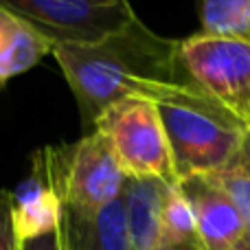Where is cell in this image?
Masks as SVG:
<instances>
[{
    "mask_svg": "<svg viewBox=\"0 0 250 250\" xmlns=\"http://www.w3.org/2000/svg\"><path fill=\"white\" fill-rule=\"evenodd\" d=\"M180 40L154 33L143 20L95 44L55 46L57 60L79 105L83 129L127 97L154 99L158 90L185 77L178 60Z\"/></svg>",
    "mask_w": 250,
    "mask_h": 250,
    "instance_id": "obj_1",
    "label": "cell"
},
{
    "mask_svg": "<svg viewBox=\"0 0 250 250\" xmlns=\"http://www.w3.org/2000/svg\"><path fill=\"white\" fill-rule=\"evenodd\" d=\"M151 101L167 134L178 180L224 169L248 132V123L208 97L187 75L158 90Z\"/></svg>",
    "mask_w": 250,
    "mask_h": 250,
    "instance_id": "obj_2",
    "label": "cell"
},
{
    "mask_svg": "<svg viewBox=\"0 0 250 250\" xmlns=\"http://www.w3.org/2000/svg\"><path fill=\"white\" fill-rule=\"evenodd\" d=\"M92 129L108 138L125 176L158 178L167 185H178L171 147L151 99L127 97L110 105Z\"/></svg>",
    "mask_w": 250,
    "mask_h": 250,
    "instance_id": "obj_3",
    "label": "cell"
},
{
    "mask_svg": "<svg viewBox=\"0 0 250 250\" xmlns=\"http://www.w3.org/2000/svg\"><path fill=\"white\" fill-rule=\"evenodd\" d=\"M178 60L195 86L250 125V38L200 31L180 40Z\"/></svg>",
    "mask_w": 250,
    "mask_h": 250,
    "instance_id": "obj_4",
    "label": "cell"
},
{
    "mask_svg": "<svg viewBox=\"0 0 250 250\" xmlns=\"http://www.w3.org/2000/svg\"><path fill=\"white\" fill-rule=\"evenodd\" d=\"M55 46L95 44L136 20L129 0H0Z\"/></svg>",
    "mask_w": 250,
    "mask_h": 250,
    "instance_id": "obj_5",
    "label": "cell"
},
{
    "mask_svg": "<svg viewBox=\"0 0 250 250\" xmlns=\"http://www.w3.org/2000/svg\"><path fill=\"white\" fill-rule=\"evenodd\" d=\"M55 160L68 215L90 217L123 193L125 171L108 138L97 129L70 145H57Z\"/></svg>",
    "mask_w": 250,
    "mask_h": 250,
    "instance_id": "obj_6",
    "label": "cell"
},
{
    "mask_svg": "<svg viewBox=\"0 0 250 250\" xmlns=\"http://www.w3.org/2000/svg\"><path fill=\"white\" fill-rule=\"evenodd\" d=\"M11 215L20 244L53 233L62 226L64 195L53 145L33 151L29 176L16 191H11Z\"/></svg>",
    "mask_w": 250,
    "mask_h": 250,
    "instance_id": "obj_7",
    "label": "cell"
},
{
    "mask_svg": "<svg viewBox=\"0 0 250 250\" xmlns=\"http://www.w3.org/2000/svg\"><path fill=\"white\" fill-rule=\"evenodd\" d=\"M195 217V230L202 250H233L246 239V226L230 195L211 176L178 180Z\"/></svg>",
    "mask_w": 250,
    "mask_h": 250,
    "instance_id": "obj_8",
    "label": "cell"
},
{
    "mask_svg": "<svg viewBox=\"0 0 250 250\" xmlns=\"http://www.w3.org/2000/svg\"><path fill=\"white\" fill-rule=\"evenodd\" d=\"M171 187L173 185H167L158 178L125 176L121 198L125 204L132 250H158L163 246L160 217Z\"/></svg>",
    "mask_w": 250,
    "mask_h": 250,
    "instance_id": "obj_9",
    "label": "cell"
},
{
    "mask_svg": "<svg viewBox=\"0 0 250 250\" xmlns=\"http://www.w3.org/2000/svg\"><path fill=\"white\" fill-rule=\"evenodd\" d=\"M64 239L73 250H132L125 204L119 195L90 217L64 213Z\"/></svg>",
    "mask_w": 250,
    "mask_h": 250,
    "instance_id": "obj_10",
    "label": "cell"
},
{
    "mask_svg": "<svg viewBox=\"0 0 250 250\" xmlns=\"http://www.w3.org/2000/svg\"><path fill=\"white\" fill-rule=\"evenodd\" d=\"M51 53L53 44L46 38L16 13L0 7V86L38 66Z\"/></svg>",
    "mask_w": 250,
    "mask_h": 250,
    "instance_id": "obj_11",
    "label": "cell"
},
{
    "mask_svg": "<svg viewBox=\"0 0 250 250\" xmlns=\"http://www.w3.org/2000/svg\"><path fill=\"white\" fill-rule=\"evenodd\" d=\"M208 176L235 202V207H237L239 215L244 220V226H246V242L250 244V125H248L246 136H244L242 147L230 158V163L224 169H220L215 173H208Z\"/></svg>",
    "mask_w": 250,
    "mask_h": 250,
    "instance_id": "obj_12",
    "label": "cell"
},
{
    "mask_svg": "<svg viewBox=\"0 0 250 250\" xmlns=\"http://www.w3.org/2000/svg\"><path fill=\"white\" fill-rule=\"evenodd\" d=\"M200 20L204 33L250 38V0H202Z\"/></svg>",
    "mask_w": 250,
    "mask_h": 250,
    "instance_id": "obj_13",
    "label": "cell"
},
{
    "mask_svg": "<svg viewBox=\"0 0 250 250\" xmlns=\"http://www.w3.org/2000/svg\"><path fill=\"white\" fill-rule=\"evenodd\" d=\"M160 235H163V246L198 242L193 211L178 185L169 189L167 200H165L163 217H160Z\"/></svg>",
    "mask_w": 250,
    "mask_h": 250,
    "instance_id": "obj_14",
    "label": "cell"
},
{
    "mask_svg": "<svg viewBox=\"0 0 250 250\" xmlns=\"http://www.w3.org/2000/svg\"><path fill=\"white\" fill-rule=\"evenodd\" d=\"M0 250H20L11 215V191L0 189Z\"/></svg>",
    "mask_w": 250,
    "mask_h": 250,
    "instance_id": "obj_15",
    "label": "cell"
},
{
    "mask_svg": "<svg viewBox=\"0 0 250 250\" xmlns=\"http://www.w3.org/2000/svg\"><path fill=\"white\" fill-rule=\"evenodd\" d=\"M20 250H64V233H62V226L57 230H53V233L42 235V237L22 242Z\"/></svg>",
    "mask_w": 250,
    "mask_h": 250,
    "instance_id": "obj_16",
    "label": "cell"
},
{
    "mask_svg": "<svg viewBox=\"0 0 250 250\" xmlns=\"http://www.w3.org/2000/svg\"><path fill=\"white\" fill-rule=\"evenodd\" d=\"M160 250H202L200 242H191V244H176V246H160Z\"/></svg>",
    "mask_w": 250,
    "mask_h": 250,
    "instance_id": "obj_17",
    "label": "cell"
},
{
    "mask_svg": "<svg viewBox=\"0 0 250 250\" xmlns=\"http://www.w3.org/2000/svg\"><path fill=\"white\" fill-rule=\"evenodd\" d=\"M233 250H250V244L246 242V239H244V242H242V244H239V246H237V248H233Z\"/></svg>",
    "mask_w": 250,
    "mask_h": 250,
    "instance_id": "obj_18",
    "label": "cell"
},
{
    "mask_svg": "<svg viewBox=\"0 0 250 250\" xmlns=\"http://www.w3.org/2000/svg\"><path fill=\"white\" fill-rule=\"evenodd\" d=\"M62 233H64V230H62ZM64 250H73V248L68 246V244H66V239H64Z\"/></svg>",
    "mask_w": 250,
    "mask_h": 250,
    "instance_id": "obj_19",
    "label": "cell"
},
{
    "mask_svg": "<svg viewBox=\"0 0 250 250\" xmlns=\"http://www.w3.org/2000/svg\"><path fill=\"white\" fill-rule=\"evenodd\" d=\"M158 250H160V248H158Z\"/></svg>",
    "mask_w": 250,
    "mask_h": 250,
    "instance_id": "obj_20",
    "label": "cell"
}]
</instances>
